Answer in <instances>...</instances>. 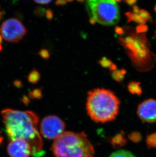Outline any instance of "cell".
Listing matches in <instances>:
<instances>
[{"label":"cell","mask_w":156,"mask_h":157,"mask_svg":"<svg viewBox=\"0 0 156 157\" xmlns=\"http://www.w3.org/2000/svg\"><path fill=\"white\" fill-rule=\"evenodd\" d=\"M6 133L10 140L26 141L32 147L34 155L38 157L43 141L38 131V116L32 111H20L10 108L1 111Z\"/></svg>","instance_id":"6da1fadb"},{"label":"cell","mask_w":156,"mask_h":157,"mask_svg":"<svg viewBox=\"0 0 156 157\" xmlns=\"http://www.w3.org/2000/svg\"><path fill=\"white\" fill-rule=\"evenodd\" d=\"M120 104L119 99L112 91L96 89L89 92L86 109L93 121L105 123L116 119L119 111Z\"/></svg>","instance_id":"7a4b0ae2"},{"label":"cell","mask_w":156,"mask_h":157,"mask_svg":"<svg viewBox=\"0 0 156 157\" xmlns=\"http://www.w3.org/2000/svg\"><path fill=\"white\" fill-rule=\"evenodd\" d=\"M51 149L54 157H94L95 153L84 132H63L55 140Z\"/></svg>","instance_id":"3957f363"},{"label":"cell","mask_w":156,"mask_h":157,"mask_svg":"<svg viewBox=\"0 0 156 157\" xmlns=\"http://www.w3.org/2000/svg\"><path fill=\"white\" fill-rule=\"evenodd\" d=\"M90 22L103 25H115L119 21L120 11L116 1L90 0L86 2Z\"/></svg>","instance_id":"277c9868"},{"label":"cell","mask_w":156,"mask_h":157,"mask_svg":"<svg viewBox=\"0 0 156 157\" xmlns=\"http://www.w3.org/2000/svg\"><path fill=\"white\" fill-rule=\"evenodd\" d=\"M27 33V29L20 21L15 18L6 19L0 26V34L6 41L17 43Z\"/></svg>","instance_id":"5b68a950"},{"label":"cell","mask_w":156,"mask_h":157,"mask_svg":"<svg viewBox=\"0 0 156 157\" xmlns=\"http://www.w3.org/2000/svg\"><path fill=\"white\" fill-rule=\"evenodd\" d=\"M65 127L64 122L57 116H47L41 123L40 132L44 138L55 140L64 132Z\"/></svg>","instance_id":"8992f818"},{"label":"cell","mask_w":156,"mask_h":157,"mask_svg":"<svg viewBox=\"0 0 156 157\" xmlns=\"http://www.w3.org/2000/svg\"><path fill=\"white\" fill-rule=\"evenodd\" d=\"M7 151L10 157H30L34 155L31 144L22 140H10Z\"/></svg>","instance_id":"52a82bcc"},{"label":"cell","mask_w":156,"mask_h":157,"mask_svg":"<svg viewBox=\"0 0 156 157\" xmlns=\"http://www.w3.org/2000/svg\"><path fill=\"white\" fill-rule=\"evenodd\" d=\"M137 115L142 121L146 123L156 122V100L153 99L146 100L139 105Z\"/></svg>","instance_id":"ba28073f"},{"label":"cell","mask_w":156,"mask_h":157,"mask_svg":"<svg viewBox=\"0 0 156 157\" xmlns=\"http://www.w3.org/2000/svg\"><path fill=\"white\" fill-rule=\"evenodd\" d=\"M122 42L126 47L129 49L131 56H134L137 59H139V56H140L141 59H143V56H146L147 55V49L145 46L137 39L127 37L125 39H123Z\"/></svg>","instance_id":"9c48e42d"},{"label":"cell","mask_w":156,"mask_h":157,"mask_svg":"<svg viewBox=\"0 0 156 157\" xmlns=\"http://www.w3.org/2000/svg\"><path fill=\"white\" fill-rule=\"evenodd\" d=\"M128 21H134L139 23H143L149 19V14L147 11L139 10L137 8L134 9L133 12H128L126 14Z\"/></svg>","instance_id":"30bf717a"},{"label":"cell","mask_w":156,"mask_h":157,"mask_svg":"<svg viewBox=\"0 0 156 157\" xmlns=\"http://www.w3.org/2000/svg\"><path fill=\"white\" fill-rule=\"evenodd\" d=\"M128 90L132 94L140 95L142 93L140 84L137 82H130L128 86Z\"/></svg>","instance_id":"8fae6325"},{"label":"cell","mask_w":156,"mask_h":157,"mask_svg":"<svg viewBox=\"0 0 156 157\" xmlns=\"http://www.w3.org/2000/svg\"><path fill=\"white\" fill-rule=\"evenodd\" d=\"M109 157H136L132 153L126 150H119L115 151Z\"/></svg>","instance_id":"7c38bea8"},{"label":"cell","mask_w":156,"mask_h":157,"mask_svg":"<svg viewBox=\"0 0 156 157\" xmlns=\"http://www.w3.org/2000/svg\"><path fill=\"white\" fill-rule=\"evenodd\" d=\"M99 64L104 68H109L110 69L113 71L116 70V66L109 59L106 57H103L100 59Z\"/></svg>","instance_id":"4fadbf2b"},{"label":"cell","mask_w":156,"mask_h":157,"mask_svg":"<svg viewBox=\"0 0 156 157\" xmlns=\"http://www.w3.org/2000/svg\"><path fill=\"white\" fill-rule=\"evenodd\" d=\"M28 82L31 83H36L39 82V80H40V75L39 73L36 70H32L28 75Z\"/></svg>","instance_id":"5bb4252c"},{"label":"cell","mask_w":156,"mask_h":157,"mask_svg":"<svg viewBox=\"0 0 156 157\" xmlns=\"http://www.w3.org/2000/svg\"><path fill=\"white\" fill-rule=\"evenodd\" d=\"M126 71L124 70H115L112 73V76L115 80L117 82H121L123 79Z\"/></svg>","instance_id":"9a60e30c"},{"label":"cell","mask_w":156,"mask_h":157,"mask_svg":"<svg viewBox=\"0 0 156 157\" xmlns=\"http://www.w3.org/2000/svg\"><path fill=\"white\" fill-rule=\"evenodd\" d=\"M42 96L41 90L34 89L29 93V97L32 99H40Z\"/></svg>","instance_id":"2e32d148"},{"label":"cell","mask_w":156,"mask_h":157,"mask_svg":"<svg viewBox=\"0 0 156 157\" xmlns=\"http://www.w3.org/2000/svg\"><path fill=\"white\" fill-rule=\"evenodd\" d=\"M39 54L41 56V57L44 59H48L50 57L49 52L46 49H41L39 52Z\"/></svg>","instance_id":"e0dca14e"},{"label":"cell","mask_w":156,"mask_h":157,"mask_svg":"<svg viewBox=\"0 0 156 157\" xmlns=\"http://www.w3.org/2000/svg\"><path fill=\"white\" fill-rule=\"evenodd\" d=\"M13 85L14 86L16 87V88H21L23 86L22 82H21L20 80H15L13 82Z\"/></svg>","instance_id":"ac0fdd59"},{"label":"cell","mask_w":156,"mask_h":157,"mask_svg":"<svg viewBox=\"0 0 156 157\" xmlns=\"http://www.w3.org/2000/svg\"><path fill=\"white\" fill-rule=\"evenodd\" d=\"M46 15L47 19L50 20L53 17V13L50 10H47L46 11Z\"/></svg>","instance_id":"d6986e66"},{"label":"cell","mask_w":156,"mask_h":157,"mask_svg":"<svg viewBox=\"0 0 156 157\" xmlns=\"http://www.w3.org/2000/svg\"><path fill=\"white\" fill-rule=\"evenodd\" d=\"M21 101H22V102L24 103V104H25V105L28 104L29 102H30V99H29V98H28V97L25 96H24L22 97V99H21Z\"/></svg>","instance_id":"ffe728a7"},{"label":"cell","mask_w":156,"mask_h":157,"mask_svg":"<svg viewBox=\"0 0 156 157\" xmlns=\"http://www.w3.org/2000/svg\"><path fill=\"white\" fill-rule=\"evenodd\" d=\"M35 3H38L39 4H48L49 3H50V2H51V1H48V0H43V1H35Z\"/></svg>","instance_id":"44dd1931"},{"label":"cell","mask_w":156,"mask_h":157,"mask_svg":"<svg viewBox=\"0 0 156 157\" xmlns=\"http://www.w3.org/2000/svg\"><path fill=\"white\" fill-rule=\"evenodd\" d=\"M43 12V9H37L35 10V14L37 16L42 15Z\"/></svg>","instance_id":"7402d4cb"},{"label":"cell","mask_w":156,"mask_h":157,"mask_svg":"<svg viewBox=\"0 0 156 157\" xmlns=\"http://www.w3.org/2000/svg\"><path fill=\"white\" fill-rule=\"evenodd\" d=\"M69 1H58L56 2V4L57 5H62L66 4V3Z\"/></svg>","instance_id":"603a6c76"},{"label":"cell","mask_w":156,"mask_h":157,"mask_svg":"<svg viewBox=\"0 0 156 157\" xmlns=\"http://www.w3.org/2000/svg\"><path fill=\"white\" fill-rule=\"evenodd\" d=\"M2 37L1 35H0V52L2 51Z\"/></svg>","instance_id":"cb8c5ba5"},{"label":"cell","mask_w":156,"mask_h":157,"mask_svg":"<svg viewBox=\"0 0 156 157\" xmlns=\"http://www.w3.org/2000/svg\"><path fill=\"white\" fill-rule=\"evenodd\" d=\"M126 3H128V4L129 5H132V3H135L136 2L134 1H126Z\"/></svg>","instance_id":"d4e9b609"},{"label":"cell","mask_w":156,"mask_h":157,"mask_svg":"<svg viewBox=\"0 0 156 157\" xmlns=\"http://www.w3.org/2000/svg\"><path fill=\"white\" fill-rule=\"evenodd\" d=\"M3 138L2 137H0V145L3 142Z\"/></svg>","instance_id":"484cf974"},{"label":"cell","mask_w":156,"mask_h":157,"mask_svg":"<svg viewBox=\"0 0 156 157\" xmlns=\"http://www.w3.org/2000/svg\"><path fill=\"white\" fill-rule=\"evenodd\" d=\"M2 15V13L0 12V21H1V20Z\"/></svg>","instance_id":"4316f807"},{"label":"cell","mask_w":156,"mask_h":157,"mask_svg":"<svg viewBox=\"0 0 156 157\" xmlns=\"http://www.w3.org/2000/svg\"></svg>","instance_id":"83f0119b"},{"label":"cell","mask_w":156,"mask_h":157,"mask_svg":"<svg viewBox=\"0 0 156 157\" xmlns=\"http://www.w3.org/2000/svg\"></svg>","instance_id":"f1b7e54d"}]
</instances>
